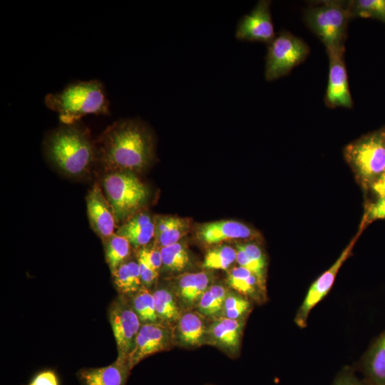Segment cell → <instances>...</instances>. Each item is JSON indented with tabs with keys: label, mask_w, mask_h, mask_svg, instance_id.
I'll return each instance as SVG.
<instances>
[{
	"label": "cell",
	"mask_w": 385,
	"mask_h": 385,
	"mask_svg": "<svg viewBox=\"0 0 385 385\" xmlns=\"http://www.w3.org/2000/svg\"><path fill=\"white\" fill-rule=\"evenodd\" d=\"M96 142L97 158L106 173L140 172L154 158L152 134L138 119H120L109 125Z\"/></svg>",
	"instance_id": "6da1fadb"
},
{
	"label": "cell",
	"mask_w": 385,
	"mask_h": 385,
	"mask_svg": "<svg viewBox=\"0 0 385 385\" xmlns=\"http://www.w3.org/2000/svg\"><path fill=\"white\" fill-rule=\"evenodd\" d=\"M43 146L48 161L69 177L84 175L96 161V142L78 123L61 124L47 135Z\"/></svg>",
	"instance_id": "7a4b0ae2"
},
{
	"label": "cell",
	"mask_w": 385,
	"mask_h": 385,
	"mask_svg": "<svg viewBox=\"0 0 385 385\" xmlns=\"http://www.w3.org/2000/svg\"><path fill=\"white\" fill-rule=\"evenodd\" d=\"M46 107L58 114L61 124L78 123L89 114L108 115L109 101L103 83L96 79L76 81L62 91L48 93L44 98Z\"/></svg>",
	"instance_id": "3957f363"
},
{
	"label": "cell",
	"mask_w": 385,
	"mask_h": 385,
	"mask_svg": "<svg viewBox=\"0 0 385 385\" xmlns=\"http://www.w3.org/2000/svg\"><path fill=\"white\" fill-rule=\"evenodd\" d=\"M350 19L349 1H318L308 6L304 14L307 26L321 40L327 53L345 50Z\"/></svg>",
	"instance_id": "277c9868"
},
{
	"label": "cell",
	"mask_w": 385,
	"mask_h": 385,
	"mask_svg": "<svg viewBox=\"0 0 385 385\" xmlns=\"http://www.w3.org/2000/svg\"><path fill=\"white\" fill-rule=\"evenodd\" d=\"M344 155L361 186L370 188L385 170V127L349 143Z\"/></svg>",
	"instance_id": "5b68a950"
},
{
	"label": "cell",
	"mask_w": 385,
	"mask_h": 385,
	"mask_svg": "<svg viewBox=\"0 0 385 385\" xmlns=\"http://www.w3.org/2000/svg\"><path fill=\"white\" fill-rule=\"evenodd\" d=\"M102 185L118 222L136 215L148 197V188L132 172L107 173L103 178Z\"/></svg>",
	"instance_id": "8992f818"
},
{
	"label": "cell",
	"mask_w": 385,
	"mask_h": 385,
	"mask_svg": "<svg viewBox=\"0 0 385 385\" xmlns=\"http://www.w3.org/2000/svg\"><path fill=\"white\" fill-rule=\"evenodd\" d=\"M309 53V46L291 33L282 31L268 44L265 77L268 81L287 76Z\"/></svg>",
	"instance_id": "52a82bcc"
},
{
	"label": "cell",
	"mask_w": 385,
	"mask_h": 385,
	"mask_svg": "<svg viewBox=\"0 0 385 385\" xmlns=\"http://www.w3.org/2000/svg\"><path fill=\"white\" fill-rule=\"evenodd\" d=\"M108 317L116 342L117 358L128 360L142 325L128 297L119 294L108 307Z\"/></svg>",
	"instance_id": "ba28073f"
},
{
	"label": "cell",
	"mask_w": 385,
	"mask_h": 385,
	"mask_svg": "<svg viewBox=\"0 0 385 385\" xmlns=\"http://www.w3.org/2000/svg\"><path fill=\"white\" fill-rule=\"evenodd\" d=\"M366 225L365 217L361 222L359 230L342 251L335 262L323 272L310 286L294 317L296 324L304 328L307 324V319L312 309L321 302L331 289L336 276L345 260L350 256L354 246Z\"/></svg>",
	"instance_id": "9c48e42d"
},
{
	"label": "cell",
	"mask_w": 385,
	"mask_h": 385,
	"mask_svg": "<svg viewBox=\"0 0 385 385\" xmlns=\"http://www.w3.org/2000/svg\"><path fill=\"white\" fill-rule=\"evenodd\" d=\"M173 328L160 322L143 324L128 360L131 369L146 357L174 346Z\"/></svg>",
	"instance_id": "30bf717a"
},
{
	"label": "cell",
	"mask_w": 385,
	"mask_h": 385,
	"mask_svg": "<svg viewBox=\"0 0 385 385\" xmlns=\"http://www.w3.org/2000/svg\"><path fill=\"white\" fill-rule=\"evenodd\" d=\"M270 4L269 0H260L249 14L243 16L237 23L236 38L269 44L276 36Z\"/></svg>",
	"instance_id": "8fae6325"
},
{
	"label": "cell",
	"mask_w": 385,
	"mask_h": 385,
	"mask_svg": "<svg viewBox=\"0 0 385 385\" xmlns=\"http://www.w3.org/2000/svg\"><path fill=\"white\" fill-rule=\"evenodd\" d=\"M246 319L220 317L210 322L205 344L213 346L230 358L238 356Z\"/></svg>",
	"instance_id": "7c38bea8"
},
{
	"label": "cell",
	"mask_w": 385,
	"mask_h": 385,
	"mask_svg": "<svg viewBox=\"0 0 385 385\" xmlns=\"http://www.w3.org/2000/svg\"><path fill=\"white\" fill-rule=\"evenodd\" d=\"M344 50L327 53L329 59L328 85L324 101L329 108H351L347 72L344 61Z\"/></svg>",
	"instance_id": "4fadbf2b"
},
{
	"label": "cell",
	"mask_w": 385,
	"mask_h": 385,
	"mask_svg": "<svg viewBox=\"0 0 385 385\" xmlns=\"http://www.w3.org/2000/svg\"><path fill=\"white\" fill-rule=\"evenodd\" d=\"M210 272L185 273L170 285L183 312L196 309L202 297L213 284Z\"/></svg>",
	"instance_id": "5bb4252c"
},
{
	"label": "cell",
	"mask_w": 385,
	"mask_h": 385,
	"mask_svg": "<svg viewBox=\"0 0 385 385\" xmlns=\"http://www.w3.org/2000/svg\"><path fill=\"white\" fill-rule=\"evenodd\" d=\"M86 200L90 225L104 242L114 234L116 221L113 208L98 184L88 191Z\"/></svg>",
	"instance_id": "9a60e30c"
},
{
	"label": "cell",
	"mask_w": 385,
	"mask_h": 385,
	"mask_svg": "<svg viewBox=\"0 0 385 385\" xmlns=\"http://www.w3.org/2000/svg\"><path fill=\"white\" fill-rule=\"evenodd\" d=\"M210 322L195 309L184 312L173 327L174 345L186 349L205 345Z\"/></svg>",
	"instance_id": "2e32d148"
},
{
	"label": "cell",
	"mask_w": 385,
	"mask_h": 385,
	"mask_svg": "<svg viewBox=\"0 0 385 385\" xmlns=\"http://www.w3.org/2000/svg\"><path fill=\"white\" fill-rule=\"evenodd\" d=\"M131 370L128 359L117 358L106 366L81 369L77 378L81 385H126Z\"/></svg>",
	"instance_id": "e0dca14e"
},
{
	"label": "cell",
	"mask_w": 385,
	"mask_h": 385,
	"mask_svg": "<svg viewBox=\"0 0 385 385\" xmlns=\"http://www.w3.org/2000/svg\"><path fill=\"white\" fill-rule=\"evenodd\" d=\"M257 235L247 225L234 220L208 222L200 227L197 231L198 238L210 245L225 240L255 238Z\"/></svg>",
	"instance_id": "ac0fdd59"
},
{
	"label": "cell",
	"mask_w": 385,
	"mask_h": 385,
	"mask_svg": "<svg viewBox=\"0 0 385 385\" xmlns=\"http://www.w3.org/2000/svg\"><path fill=\"white\" fill-rule=\"evenodd\" d=\"M229 288L257 303L265 301L266 286L246 268L238 266L230 270L226 279Z\"/></svg>",
	"instance_id": "d6986e66"
},
{
	"label": "cell",
	"mask_w": 385,
	"mask_h": 385,
	"mask_svg": "<svg viewBox=\"0 0 385 385\" xmlns=\"http://www.w3.org/2000/svg\"><path fill=\"white\" fill-rule=\"evenodd\" d=\"M116 234L126 238L132 247L140 248L154 237L155 222L148 214L138 213L122 225Z\"/></svg>",
	"instance_id": "ffe728a7"
},
{
	"label": "cell",
	"mask_w": 385,
	"mask_h": 385,
	"mask_svg": "<svg viewBox=\"0 0 385 385\" xmlns=\"http://www.w3.org/2000/svg\"><path fill=\"white\" fill-rule=\"evenodd\" d=\"M361 368L369 385L385 384V331L364 355Z\"/></svg>",
	"instance_id": "44dd1931"
},
{
	"label": "cell",
	"mask_w": 385,
	"mask_h": 385,
	"mask_svg": "<svg viewBox=\"0 0 385 385\" xmlns=\"http://www.w3.org/2000/svg\"><path fill=\"white\" fill-rule=\"evenodd\" d=\"M152 292L159 322L173 328L184 312L171 287L156 286Z\"/></svg>",
	"instance_id": "7402d4cb"
},
{
	"label": "cell",
	"mask_w": 385,
	"mask_h": 385,
	"mask_svg": "<svg viewBox=\"0 0 385 385\" xmlns=\"http://www.w3.org/2000/svg\"><path fill=\"white\" fill-rule=\"evenodd\" d=\"M111 275L119 294L130 297L143 287L138 260H125Z\"/></svg>",
	"instance_id": "603a6c76"
},
{
	"label": "cell",
	"mask_w": 385,
	"mask_h": 385,
	"mask_svg": "<svg viewBox=\"0 0 385 385\" xmlns=\"http://www.w3.org/2000/svg\"><path fill=\"white\" fill-rule=\"evenodd\" d=\"M154 222L155 246L159 248L178 242L188 227L184 220L174 217H160Z\"/></svg>",
	"instance_id": "cb8c5ba5"
},
{
	"label": "cell",
	"mask_w": 385,
	"mask_h": 385,
	"mask_svg": "<svg viewBox=\"0 0 385 385\" xmlns=\"http://www.w3.org/2000/svg\"><path fill=\"white\" fill-rule=\"evenodd\" d=\"M229 291L230 288L222 284H213L203 294L195 310L210 321L220 317Z\"/></svg>",
	"instance_id": "d4e9b609"
},
{
	"label": "cell",
	"mask_w": 385,
	"mask_h": 385,
	"mask_svg": "<svg viewBox=\"0 0 385 385\" xmlns=\"http://www.w3.org/2000/svg\"><path fill=\"white\" fill-rule=\"evenodd\" d=\"M105 257L111 274L125 260L130 254L128 240L114 233L104 242Z\"/></svg>",
	"instance_id": "484cf974"
},
{
	"label": "cell",
	"mask_w": 385,
	"mask_h": 385,
	"mask_svg": "<svg viewBox=\"0 0 385 385\" xmlns=\"http://www.w3.org/2000/svg\"><path fill=\"white\" fill-rule=\"evenodd\" d=\"M128 297L142 324L159 322L151 289L143 286L137 292Z\"/></svg>",
	"instance_id": "4316f807"
},
{
	"label": "cell",
	"mask_w": 385,
	"mask_h": 385,
	"mask_svg": "<svg viewBox=\"0 0 385 385\" xmlns=\"http://www.w3.org/2000/svg\"><path fill=\"white\" fill-rule=\"evenodd\" d=\"M162 268L168 272H181L190 263V255L181 242L160 248Z\"/></svg>",
	"instance_id": "83f0119b"
},
{
	"label": "cell",
	"mask_w": 385,
	"mask_h": 385,
	"mask_svg": "<svg viewBox=\"0 0 385 385\" xmlns=\"http://www.w3.org/2000/svg\"><path fill=\"white\" fill-rule=\"evenodd\" d=\"M252 308L250 299L230 289L224 302L221 317L232 319H246Z\"/></svg>",
	"instance_id": "f1b7e54d"
},
{
	"label": "cell",
	"mask_w": 385,
	"mask_h": 385,
	"mask_svg": "<svg viewBox=\"0 0 385 385\" xmlns=\"http://www.w3.org/2000/svg\"><path fill=\"white\" fill-rule=\"evenodd\" d=\"M237 251L223 245L209 250L205 256L202 267L205 270H227L235 261Z\"/></svg>",
	"instance_id": "f546056e"
},
{
	"label": "cell",
	"mask_w": 385,
	"mask_h": 385,
	"mask_svg": "<svg viewBox=\"0 0 385 385\" xmlns=\"http://www.w3.org/2000/svg\"><path fill=\"white\" fill-rule=\"evenodd\" d=\"M349 9L351 18H372L385 24V0L350 1Z\"/></svg>",
	"instance_id": "4dcf8cb0"
},
{
	"label": "cell",
	"mask_w": 385,
	"mask_h": 385,
	"mask_svg": "<svg viewBox=\"0 0 385 385\" xmlns=\"http://www.w3.org/2000/svg\"><path fill=\"white\" fill-rule=\"evenodd\" d=\"M137 257L143 260L151 268L159 272L162 268L160 248L157 246H144L139 248Z\"/></svg>",
	"instance_id": "1f68e13d"
},
{
	"label": "cell",
	"mask_w": 385,
	"mask_h": 385,
	"mask_svg": "<svg viewBox=\"0 0 385 385\" xmlns=\"http://www.w3.org/2000/svg\"><path fill=\"white\" fill-rule=\"evenodd\" d=\"M236 247L241 249L247 257L260 268L266 270L267 262L262 249L255 243L238 244Z\"/></svg>",
	"instance_id": "d6a6232c"
},
{
	"label": "cell",
	"mask_w": 385,
	"mask_h": 385,
	"mask_svg": "<svg viewBox=\"0 0 385 385\" xmlns=\"http://www.w3.org/2000/svg\"><path fill=\"white\" fill-rule=\"evenodd\" d=\"M142 285L151 289L155 284L159 272L151 268L143 260L137 257Z\"/></svg>",
	"instance_id": "836d02e7"
},
{
	"label": "cell",
	"mask_w": 385,
	"mask_h": 385,
	"mask_svg": "<svg viewBox=\"0 0 385 385\" xmlns=\"http://www.w3.org/2000/svg\"><path fill=\"white\" fill-rule=\"evenodd\" d=\"M364 216L366 225L376 220H385V197H378L376 202L369 205Z\"/></svg>",
	"instance_id": "e575fe53"
},
{
	"label": "cell",
	"mask_w": 385,
	"mask_h": 385,
	"mask_svg": "<svg viewBox=\"0 0 385 385\" xmlns=\"http://www.w3.org/2000/svg\"><path fill=\"white\" fill-rule=\"evenodd\" d=\"M28 385H59V380L53 370H44L38 372Z\"/></svg>",
	"instance_id": "d590c367"
},
{
	"label": "cell",
	"mask_w": 385,
	"mask_h": 385,
	"mask_svg": "<svg viewBox=\"0 0 385 385\" xmlns=\"http://www.w3.org/2000/svg\"><path fill=\"white\" fill-rule=\"evenodd\" d=\"M332 385H369L359 379L349 368L342 370L336 377Z\"/></svg>",
	"instance_id": "8d00e7d4"
},
{
	"label": "cell",
	"mask_w": 385,
	"mask_h": 385,
	"mask_svg": "<svg viewBox=\"0 0 385 385\" xmlns=\"http://www.w3.org/2000/svg\"><path fill=\"white\" fill-rule=\"evenodd\" d=\"M370 189L377 196V197H385V170L384 173L372 183Z\"/></svg>",
	"instance_id": "74e56055"
},
{
	"label": "cell",
	"mask_w": 385,
	"mask_h": 385,
	"mask_svg": "<svg viewBox=\"0 0 385 385\" xmlns=\"http://www.w3.org/2000/svg\"><path fill=\"white\" fill-rule=\"evenodd\" d=\"M206 385H214V384H206Z\"/></svg>",
	"instance_id": "f35d334b"
},
{
	"label": "cell",
	"mask_w": 385,
	"mask_h": 385,
	"mask_svg": "<svg viewBox=\"0 0 385 385\" xmlns=\"http://www.w3.org/2000/svg\"><path fill=\"white\" fill-rule=\"evenodd\" d=\"M382 385H385V384H382Z\"/></svg>",
	"instance_id": "ab89813d"
}]
</instances>
